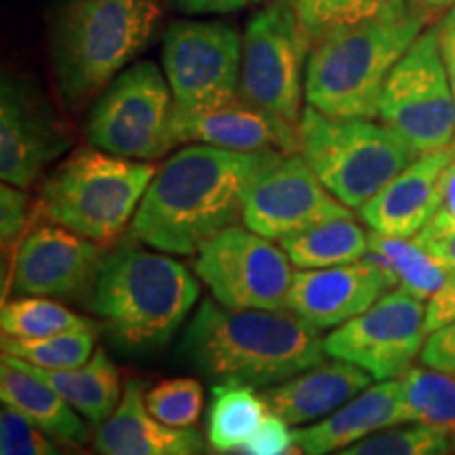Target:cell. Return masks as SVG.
Wrapping results in <instances>:
<instances>
[{
    "instance_id": "6da1fadb",
    "label": "cell",
    "mask_w": 455,
    "mask_h": 455,
    "mask_svg": "<svg viewBox=\"0 0 455 455\" xmlns=\"http://www.w3.org/2000/svg\"><path fill=\"white\" fill-rule=\"evenodd\" d=\"M284 155L188 146L158 167L127 236L173 255H195L204 243L243 220L255 181Z\"/></svg>"
},
{
    "instance_id": "52a82bcc",
    "label": "cell",
    "mask_w": 455,
    "mask_h": 455,
    "mask_svg": "<svg viewBox=\"0 0 455 455\" xmlns=\"http://www.w3.org/2000/svg\"><path fill=\"white\" fill-rule=\"evenodd\" d=\"M301 152L316 178L350 209L405 171L419 152L396 131L371 118H335L308 106L299 121Z\"/></svg>"
},
{
    "instance_id": "603a6c76",
    "label": "cell",
    "mask_w": 455,
    "mask_h": 455,
    "mask_svg": "<svg viewBox=\"0 0 455 455\" xmlns=\"http://www.w3.org/2000/svg\"><path fill=\"white\" fill-rule=\"evenodd\" d=\"M0 398L24 413L51 439L72 447L89 441V430L76 415V409L41 378L28 371L17 358L7 355H3L0 365Z\"/></svg>"
},
{
    "instance_id": "e575fe53",
    "label": "cell",
    "mask_w": 455,
    "mask_h": 455,
    "mask_svg": "<svg viewBox=\"0 0 455 455\" xmlns=\"http://www.w3.org/2000/svg\"><path fill=\"white\" fill-rule=\"evenodd\" d=\"M230 455H301L295 445V435L281 415L268 413L253 436L238 451Z\"/></svg>"
},
{
    "instance_id": "484cf974",
    "label": "cell",
    "mask_w": 455,
    "mask_h": 455,
    "mask_svg": "<svg viewBox=\"0 0 455 455\" xmlns=\"http://www.w3.org/2000/svg\"><path fill=\"white\" fill-rule=\"evenodd\" d=\"M268 413V403L253 386L215 384L207 411V447L215 455L238 451Z\"/></svg>"
},
{
    "instance_id": "4316f807",
    "label": "cell",
    "mask_w": 455,
    "mask_h": 455,
    "mask_svg": "<svg viewBox=\"0 0 455 455\" xmlns=\"http://www.w3.org/2000/svg\"><path fill=\"white\" fill-rule=\"evenodd\" d=\"M281 247L298 268H333L365 258L369 232L355 218L329 220L284 236Z\"/></svg>"
},
{
    "instance_id": "3957f363",
    "label": "cell",
    "mask_w": 455,
    "mask_h": 455,
    "mask_svg": "<svg viewBox=\"0 0 455 455\" xmlns=\"http://www.w3.org/2000/svg\"><path fill=\"white\" fill-rule=\"evenodd\" d=\"M161 20L158 0H49L51 72L68 110L89 101L146 47Z\"/></svg>"
},
{
    "instance_id": "d4e9b609",
    "label": "cell",
    "mask_w": 455,
    "mask_h": 455,
    "mask_svg": "<svg viewBox=\"0 0 455 455\" xmlns=\"http://www.w3.org/2000/svg\"><path fill=\"white\" fill-rule=\"evenodd\" d=\"M392 278L396 289L418 299H430L445 287L453 270L426 251L418 241L369 232V251L365 255Z\"/></svg>"
},
{
    "instance_id": "9a60e30c",
    "label": "cell",
    "mask_w": 455,
    "mask_h": 455,
    "mask_svg": "<svg viewBox=\"0 0 455 455\" xmlns=\"http://www.w3.org/2000/svg\"><path fill=\"white\" fill-rule=\"evenodd\" d=\"M339 218H355V213L323 186L301 155L283 156L272 164L253 184L243 212L249 230L278 241Z\"/></svg>"
},
{
    "instance_id": "1f68e13d",
    "label": "cell",
    "mask_w": 455,
    "mask_h": 455,
    "mask_svg": "<svg viewBox=\"0 0 455 455\" xmlns=\"http://www.w3.org/2000/svg\"><path fill=\"white\" fill-rule=\"evenodd\" d=\"M455 436L430 426H392L331 455H453Z\"/></svg>"
},
{
    "instance_id": "ba28073f",
    "label": "cell",
    "mask_w": 455,
    "mask_h": 455,
    "mask_svg": "<svg viewBox=\"0 0 455 455\" xmlns=\"http://www.w3.org/2000/svg\"><path fill=\"white\" fill-rule=\"evenodd\" d=\"M167 76L152 61L118 74L89 110L84 135L98 150L131 161H156L173 150L175 101Z\"/></svg>"
},
{
    "instance_id": "5b68a950",
    "label": "cell",
    "mask_w": 455,
    "mask_h": 455,
    "mask_svg": "<svg viewBox=\"0 0 455 455\" xmlns=\"http://www.w3.org/2000/svg\"><path fill=\"white\" fill-rule=\"evenodd\" d=\"M418 11L395 20L338 26L315 38L306 64L308 106L335 118L379 116L386 78L422 34Z\"/></svg>"
},
{
    "instance_id": "277c9868",
    "label": "cell",
    "mask_w": 455,
    "mask_h": 455,
    "mask_svg": "<svg viewBox=\"0 0 455 455\" xmlns=\"http://www.w3.org/2000/svg\"><path fill=\"white\" fill-rule=\"evenodd\" d=\"M196 278L161 251L123 244L108 253L91 289V308L124 350L167 346L198 299Z\"/></svg>"
},
{
    "instance_id": "83f0119b",
    "label": "cell",
    "mask_w": 455,
    "mask_h": 455,
    "mask_svg": "<svg viewBox=\"0 0 455 455\" xmlns=\"http://www.w3.org/2000/svg\"><path fill=\"white\" fill-rule=\"evenodd\" d=\"M398 384L407 424L430 426L455 436V375L411 365Z\"/></svg>"
},
{
    "instance_id": "b9f144b4",
    "label": "cell",
    "mask_w": 455,
    "mask_h": 455,
    "mask_svg": "<svg viewBox=\"0 0 455 455\" xmlns=\"http://www.w3.org/2000/svg\"><path fill=\"white\" fill-rule=\"evenodd\" d=\"M430 226H451L455 224V161L445 171L441 180V201L435 218L428 221ZM426 224V226H428Z\"/></svg>"
},
{
    "instance_id": "2e32d148",
    "label": "cell",
    "mask_w": 455,
    "mask_h": 455,
    "mask_svg": "<svg viewBox=\"0 0 455 455\" xmlns=\"http://www.w3.org/2000/svg\"><path fill=\"white\" fill-rule=\"evenodd\" d=\"M108 258L104 244L64 226H38L21 238L11 268V293L74 299L93 289Z\"/></svg>"
},
{
    "instance_id": "5bb4252c",
    "label": "cell",
    "mask_w": 455,
    "mask_h": 455,
    "mask_svg": "<svg viewBox=\"0 0 455 455\" xmlns=\"http://www.w3.org/2000/svg\"><path fill=\"white\" fill-rule=\"evenodd\" d=\"M72 148V133L32 78L4 72L0 87V178L30 188Z\"/></svg>"
},
{
    "instance_id": "ee69618b",
    "label": "cell",
    "mask_w": 455,
    "mask_h": 455,
    "mask_svg": "<svg viewBox=\"0 0 455 455\" xmlns=\"http://www.w3.org/2000/svg\"><path fill=\"white\" fill-rule=\"evenodd\" d=\"M74 455H87V453H74Z\"/></svg>"
},
{
    "instance_id": "30bf717a",
    "label": "cell",
    "mask_w": 455,
    "mask_h": 455,
    "mask_svg": "<svg viewBox=\"0 0 455 455\" xmlns=\"http://www.w3.org/2000/svg\"><path fill=\"white\" fill-rule=\"evenodd\" d=\"M379 118L419 155L453 146L455 98L436 28L419 34L392 68L379 98Z\"/></svg>"
},
{
    "instance_id": "cb8c5ba5",
    "label": "cell",
    "mask_w": 455,
    "mask_h": 455,
    "mask_svg": "<svg viewBox=\"0 0 455 455\" xmlns=\"http://www.w3.org/2000/svg\"><path fill=\"white\" fill-rule=\"evenodd\" d=\"M20 363L93 424L110 418L123 398L121 371L108 358L104 348L95 350L93 356L76 369H43Z\"/></svg>"
},
{
    "instance_id": "44dd1931",
    "label": "cell",
    "mask_w": 455,
    "mask_h": 455,
    "mask_svg": "<svg viewBox=\"0 0 455 455\" xmlns=\"http://www.w3.org/2000/svg\"><path fill=\"white\" fill-rule=\"evenodd\" d=\"M407 424L401 384L378 382L308 428L293 430L301 455H331L373 432Z\"/></svg>"
},
{
    "instance_id": "8fae6325",
    "label": "cell",
    "mask_w": 455,
    "mask_h": 455,
    "mask_svg": "<svg viewBox=\"0 0 455 455\" xmlns=\"http://www.w3.org/2000/svg\"><path fill=\"white\" fill-rule=\"evenodd\" d=\"M243 41L226 21H173L163 36V70L178 110H212L241 98Z\"/></svg>"
},
{
    "instance_id": "8992f818",
    "label": "cell",
    "mask_w": 455,
    "mask_h": 455,
    "mask_svg": "<svg viewBox=\"0 0 455 455\" xmlns=\"http://www.w3.org/2000/svg\"><path fill=\"white\" fill-rule=\"evenodd\" d=\"M156 171L155 163L78 148L43 181L36 218L108 244L131 226Z\"/></svg>"
},
{
    "instance_id": "4fadbf2b",
    "label": "cell",
    "mask_w": 455,
    "mask_h": 455,
    "mask_svg": "<svg viewBox=\"0 0 455 455\" xmlns=\"http://www.w3.org/2000/svg\"><path fill=\"white\" fill-rule=\"evenodd\" d=\"M426 338L424 301L395 289L363 315L335 327L323 344L325 355L361 367L375 382H388L411 367Z\"/></svg>"
},
{
    "instance_id": "f1b7e54d",
    "label": "cell",
    "mask_w": 455,
    "mask_h": 455,
    "mask_svg": "<svg viewBox=\"0 0 455 455\" xmlns=\"http://www.w3.org/2000/svg\"><path fill=\"white\" fill-rule=\"evenodd\" d=\"M0 325H3V338L13 339H36L74 331V329H93L89 318L68 310L60 301L38 298V295H24L4 301Z\"/></svg>"
},
{
    "instance_id": "9c48e42d",
    "label": "cell",
    "mask_w": 455,
    "mask_h": 455,
    "mask_svg": "<svg viewBox=\"0 0 455 455\" xmlns=\"http://www.w3.org/2000/svg\"><path fill=\"white\" fill-rule=\"evenodd\" d=\"M312 36L293 0H275L244 28L238 95L278 121L299 127L301 89Z\"/></svg>"
},
{
    "instance_id": "7bdbcfd3",
    "label": "cell",
    "mask_w": 455,
    "mask_h": 455,
    "mask_svg": "<svg viewBox=\"0 0 455 455\" xmlns=\"http://www.w3.org/2000/svg\"><path fill=\"white\" fill-rule=\"evenodd\" d=\"M413 11H418L419 15H432V13H441V11L451 9L455 4V0H411Z\"/></svg>"
},
{
    "instance_id": "7402d4cb",
    "label": "cell",
    "mask_w": 455,
    "mask_h": 455,
    "mask_svg": "<svg viewBox=\"0 0 455 455\" xmlns=\"http://www.w3.org/2000/svg\"><path fill=\"white\" fill-rule=\"evenodd\" d=\"M371 382V375L361 367L335 358L306 369L287 382L270 386L264 398L272 413L281 415L287 424L299 426L338 411L365 392Z\"/></svg>"
},
{
    "instance_id": "7c38bea8",
    "label": "cell",
    "mask_w": 455,
    "mask_h": 455,
    "mask_svg": "<svg viewBox=\"0 0 455 455\" xmlns=\"http://www.w3.org/2000/svg\"><path fill=\"white\" fill-rule=\"evenodd\" d=\"M195 275L228 308L284 310L295 272L270 238L230 226L198 249Z\"/></svg>"
},
{
    "instance_id": "d6986e66",
    "label": "cell",
    "mask_w": 455,
    "mask_h": 455,
    "mask_svg": "<svg viewBox=\"0 0 455 455\" xmlns=\"http://www.w3.org/2000/svg\"><path fill=\"white\" fill-rule=\"evenodd\" d=\"M453 161L455 146L419 155L358 209L361 220L378 235L418 236L439 209L441 180Z\"/></svg>"
},
{
    "instance_id": "7a4b0ae2",
    "label": "cell",
    "mask_w": 455,
    "mask_h": 455,
    "mask_svg": "<svg viewBox=\"0 0 455 455\" xmlns=\"http://www.w3.org/2000/svg\"><path fill=\"white\" fill-rule=\"evenodd\" d=\"M178 356L209 382L264 388L321 365L325 344L316 327L287 308H228L204 299Z\"/></svg>"
},
{
    "instance_id": "60d3db41",
    "label": "cell",
    "mask_w": 455,
    "mask_h": 455,
    "mask_svg": "<svg viewBox=\"0 0 455 455\" xmlns=\"http://www.w3.org/2000/svg\"><path fill=\"white\" fill-rule=\"evenodd\" d=\"M436 32H439V47L443 55V64H445L449 83H451V91L455 98V4L449 9V13L443 17L441 24L436 26Z\"/></svg>"
},
{
    "instance_id": "836d02e7",
    "label": "cell",
    "mask_w": 455,
    "mask_h": 455,
    "mask_svg": "<svg viewBox=\"0 0 455 455\" xmlns=\"http://www.w3.org/2000/svg\"><path fill=\"white\" fill-rule=\"evenodd\" d=\"M0 455H64L24 413L3 403Z\"/></svg>"
},
{
    "instance_id": "d590c367",
    "label": "cell",
    "mask_w": 455,
    "mask_h": 455,
    "mask_svg": "<svg viewBox=\"0 0 455 455\" xmlns=\"http://www.w3.org/2000/svg\"><path fill=\"white\" fill-rule=\"evenodd\" d=\"M36 218V203H30L24 188L3 184L0 188V236L3 244H13Z\"/></svg>"
},
{
    "instance_id": "74e56055",
    "label": "cell",
    "mask_w": 455,
    "mask_h": 455,
    "mask_svg": "<svg viewBox=\"0 0 455 455\" xmlns=\"http://www.w3.org/2000/svg\"><path fill=\"white\" fill-rule=\"evenodd\" d=\"M418 244H422L426 251L435 255L441 264L455 272V224L451 226H426L418 236Z\"/></svg>"
},
{
    "instance_id": "f35d334b",
    "label": "cell",
    "mask_w": 455,
    "mask_h": 455,
    "mask_svg": "<svg viewBox=\"0 0 455 455\" xmlns=\"http://www.w3.org/2000/svg\"><path fill=\"white\" fill-rule=\"evenodd\" d=\"M455 323V272L445 287L435 293L426 306V333Z\"/></svg>"
},
{
    "instance_id": "8d00e7d4",
    "label": "cell",
    "mask_w": 455,
    "mask_h": 455,
    "mask_svg": "<svg viewBox=\"0 0 455 455\" xmlns=\"http://www.w3.org/2000/svg\"><path fill=\"white\" fill-rule=\"evenodd\" d=\"M422 365L455 375V323L428 333L419 352Z\"/></svg>"
},
{
    "instance_id": "d6a6232c",
    "label": "cell",
    "mask_w": 455,
    "mask_h": 455,
    "mask_svg": "<svg viewBox=\"0 0 455 455\" xmlns=\"http://www.w3.org/2000/svg\"><path fill=\"white\" fill-rule=\"evenodd\" d=\"M146 407L158 422L173 428H190L204 405L203 386L195 378H173L146 390Z\"/></svg>"
},
{
    "instance_id": "ffe728a7",
    "label": "cell",
    "mask_w": 455,
    "mask_h": 455,
    "mask_svg": "<svg viewBox=\"0 0 455 455\" xmlns=\"http://www.w3.org/2000/svg\"><path fill=\"white\" fill-rule=\"evenodd\" d=\"M146 384L127 379L123 398L110 418L98 424L93 447L100 455H203L198 430L173 428L152 418L146 407Z\"/></svg>"
},
{
    "instance_id": "f546056e",
    "label": "cell",
    "mask_w": 455,
    "mask_h": 455,
    "mask_svg": "<svg viewBox=\"0 0 455 455\" xmlns=\"http://www.w3.org/2000/svg\"><path fill=\"white\" fill-rule=\"evenodd\" d=\"M293 4L312 41L331 28L395 20L413 11L405 0H293Z\"/></svg>"
},
{
    "instance_id": "ab89813d",
    "label": "cell",
    "mask_w": 455,
    "mask_h": 455,
    "mask_svg": "<svg viewBox=\"0 0 455 455\" xmlns=\"http://www.w3.org/2000/svg\"><path fill=\"white\" fill-rule=\"evenodd\" d=\"M175 9L188 15H212V13H230L251 4H259L264 0H169Z\"/></svg>"
},
{
    "instance_id": "4dcf8cb0",
    "label": "cell",
    "mask_w": 455,
    "mask_h": 455,
    "mask_svg": "<svg viewBox=\"0 0 455 455\" xmlns=\"http://www.w3.org/2000/svg\"><path fill=\"white\" fill-rule=\"evenodd\" d=\"M95 348L93 329L49 335L36 339L3 338V355H9L28 365L43 369H76L84 365Z\"/></svg>"
},
{
    "instance_id": "e0dca14e",
    "label": "cell",
    "mask_w": 455,
    "mask_h": 455,
    "mask_svg": "<svg viewBox=\"0 0 455 455\" xmlns=\"http://www.w3.org/2000/svg\"><path fill=\"white\" fill-rule=\"evenodd\" d=\"M392 289V278L367 258L333 268H301L293 275L287 310L323 331L363 315Z\"/></svg>"
},
{
    "instance_id": "ac0fdd59",
    "label": "cell",
    "mask_w": 455,
    "mask_h": 455,
    "mask_svg": "<svg viewBox=\"0 0 455 455\" xmlns=\"http://www.w3.org/2000/svg\"><path fill=\"white\" fill-rule=\"evenodd\" d=\"M173 133L178 144H207L236 152H278L299 155V127L278 121L259 108L235 100L212 110L184 112L175 108Z\"/></svg>"
}]
</instances>
